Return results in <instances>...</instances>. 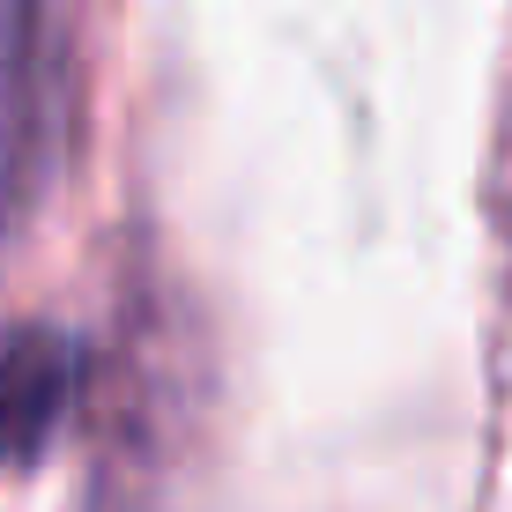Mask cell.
Listing matches in <instances>:
<instances>
[{
    "label": "cell",
    "mask_w": 512,
    "mask_h": 512,
    "mask_svg": "<svg viewBox=\"0 0 512 512\" xmlns=\"http://www.w3.org/2000/svg\"><path fill=\"white\" fill-rule=\"evenodd\" d=\"M67 134V60L52 0H0V231L45 201Z\"/></svg>",
    "instance_id": "1"
},
{
    "label": "cell",
    "mask_w": 512,
    "mask_h": 512,
    "mask_svg": "<svg viewBox=\"0 0 512 512\" xmlns=\"http://www.w3.org/2000/svg\"><path fill=\"white\" fill-rule=\"evenodd\" d=\"M82 357L60 327H15L0 334V468L38 461L60 431V416L75 409Z\"/></svg>",
    "instance_id": "2"
}]
</instances>
